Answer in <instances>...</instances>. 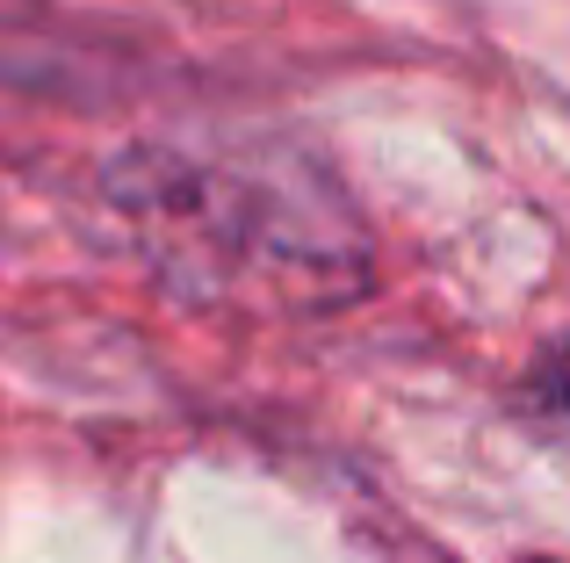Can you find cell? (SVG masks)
Returning a JSON list of instances; mask_svg holds the SVG:
<instances>
[{
  "mask_svg": "<svg viewBox=\"0 0 570 563\" xmlns=\"http://www.w3.org/2000/svg\"><path fill=\"white\" fill-rule=\"evenodd\" d=\"M304 159L282 167L275 181L253 174V159H238V174H174L167 188H145V217H159V231L195 239L203 254H224V239H238L232 254H246V275L261 282H296V296H347V282H362V231H282L267 225V210H289L296 196H311Z\"/></svg>",
  "mask_w": 570,
  "mask_h": 563,
  "instance_id": "6da1fadb",
  "label": "cell"
},
{
  "mask_svg": "<svg viewBox=\"0 0 570 563\" xmlns=\"http://www.w3.org/2000/svg\"><path fill=\"white\" fill-rule=\"evenodd\" d=\"M542 397H549V405H557L563 412V419H570V347L557 354V362H549L542 368Z\"/></svg>",
  "mask_w": 570,
  "mask_h": 563,
  "instance_id": "7a4b0ae2",
  "label": "cell"
}]
</instances>
